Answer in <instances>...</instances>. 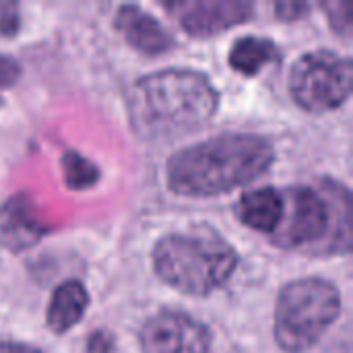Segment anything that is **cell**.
Segmentation results:
<instances>
[{
	"mask_svg": "<svg viewBox=\"0 0 353 353\" xmlns=\"http://www.w3.org/2000/svg\"><path fill=\"white\" fill-rule=\"evenodd\" d=\"M236 250L213 232L170 234L153 248L157 277L188 296H209L236 271Z\"/></svg>",
	"mask_w": 353,
	"mask_h": 353,
	"instance_id": "obj_3",
	"label": "cell"
},
{
	"mask_svg": "<svg viewBox=\"0 0 353 353\" xmlns=\"http://www.w3.org/2000/svg\"><path fill=\"white\" fill-rule=\"evenodd\" d=\"M89 306V294L79 281H64L58 285L52 294L50 306H48V327L52 333H66L72 329L85 314Z\"/></svg>",
	"mask_w": 353,
	"mask_h": 353,
	"instance_id": "obj_12",
	"label": "cell"
},
{
	"mask_svg": "<svg viewBox=\"0 0 353 353\" xmlns=\"http://www.w3.org/2000/svg\"><path fill=\"white\" fill-rule=\"evenodd\" d=\"M141 347L143 353H209L211 335L188 314L163 312L141 329Z\"/></svg>",
	"mask_w": 353,
	"mask_h": 353,
	"instance_id": "obj_7",
	"label": "cell"
},
{
	"mask_svg": "<svg viewBox=\"0 0 353 353\" xmlns=\"http://www.w3.org/2000/svg\"><path fill=\"white\" fill-rule=\"evenodd\" d=\"M184 31L209 37L250 19L254 6L248 0H184L168 4Z\"/></svg>",
	"mask_w": 353,
	"mask_h": 353,
	"instance_id": "obj_8",
	"label": "cell"
},
{
	"mask_svg": "<svg viewBox=\"0 0 353 353\" xmlns=\"http://www.w3.org/2000/svg\"><path fill=\"white\" fill-rule=\"evenodd\" d=\"M265 137L228 132L174 153L168 161V184L184 196H215L263 176L273 163Z\"/></svg>",
	"mask_w": 353,
	"mask_h": 353,
	"instance_id": "obj_2",
	"label": "cell"
},
{
	"mask_svg": "<svg viewBox=\"0 0 353 353\" xmlns=\"http://www.w3.org/2000/svg\"><path fill=\"white\" fill-rule=\"evenodd\" d=\"M352 62L331 50H316L296 60L290 91L298 105L323 114L339 108L352 93Z\"/></svg>",
	"mask_w": 353,
	"mask_h": 353,
	"instance_id": "obj_5",
	"label": "cell"
},
{
	"mask_svg": "<svg viewBox=\"0 0 353 353\" xmlns=\"http://www.w3.org/2000/svg\"><path fill=\"white\" fill-rule=\"evenodd\" d=\"M43 236V228L27 196H12L0 209V240L10 250H25Z\"/></svg>",
	"mask_w": 353,
	"mask_h": 353,
	"instance_id": "obj_10",
	"label": "cell"
},
{
	"mask_svg": "<svg viewBox=\"0 0 353 353\" xmlns=\"http://www.w3.org/2000/svg\"><path fill=\"white\" fill-rule=\"evenodd\" d=\"M116 27L126 41L143 54H163L174 46L172 33L147 10L137 4H124L118 8Z\"/></svg>",
	"mask_w": 353,
	"mask_h": 353,
	"instance_id": "obj_9",
	"label": "cell"
},
{
	"mask_svg": "<svg viewBox=\"0 0 353 353\" xmlns=\"http://www.w3.org/2000/svg\"><path fill=\"white\" fill-rule=\"evenodd\" d=\"M283 211H285L283 196L271 186L244 192L236 207V215L240 217V221L263 234L277 232V228L283 221Z\"/></svg>",
	"mask_w": 353,
	"mask_h": 353,
	"instance_id": "obj_11",
	"label": "cell"
},
{
	"mask_svg": "<svg viewBox=\"0 0 353 353\" xmlns=\"http://www.w3.org/2000/svg\"><path fill=\"white\" fill-rule=\"evenodd\" d=\"M277 46L265 37H242L232 46L230 64L242 74H256L265 64L277 58Z\"/></svg>",
	"mask_w": 353,
	"mask_h": 353,
	"instance_id": "obj_13",
	"label": "cell"
},
{
	"mask_svg": "<svg viewBox=\"0 0 353 353\" xmlns=\"http://www.w3.org/2000/svg\"><path fill=\"white\" fill-rule=\"evenodd\" d=\"M112 337L103 331L95 333L89 341H87V352L89 353H112Z\"/></svg>",
	"mask_w": 353,
	"mask_h": 353,
	"instance_id": "obj_18",
	"label": "cell"
},
{
	"mask_svg": "<svg viewBox=\"0 0 353 353\" xmlns=\"http://www.w3.org/2000/svg\"><path fill=\"white\" fill-rule=\"evenodd\" d=\"M21 77V66L14 58L0 54V89L12 87Z\"/></svg>",
	"mask_w": 353,
	"mask_h": 353,
	"instance_id": "obj_16",
	"label": "cell"
},
{
	"mask_svg": "<svg viewBox=\"0 0 353 353\" xmlns=\"http://www.w3.org/2000/svg\"><path fill=\"white\" fill-rule=\"evenodd\" d=\"M335 196L325 199L314 188H294L292 190V215L285 223L283 232L277 238L279 246L285 248H298V246H310L321 242L327 234H333L331 248L339 252H347L352 246V236H345L339 230V219H335V211L345 188L341 190V196H337L339 184L333 188Z\"/></svg>",
	"mask_w": 353,
	"mask_h": 353,
	"instance_id": "obj_6",
	"label": "cell"
},
{
	"mask_svg": "<svg viewBox=\"0 0 353 353\" xmlns=\"http://www.w3.org/2000/svg\"><path fill=\"white\" fill-rule=\"evenodd\" d=\"M341 298L325 279H300L285 285L275 308V339L288 353L308 352L337 321Z\"/></svg>",
	"mask_w": 353,
	"mask_h": 353,
	"instance_id": "obj_4",
	"label": "cell"
},
{
	"mask_svg": "<svg viewBox=\"0 0 353 353\" xmlns=\"http://www.w3.org/2000/svg\"><path fill=\"white\" fill-rule=\"evenodd\" d=\"M62 170H64V180H66L68 188H72V190L89 188L99 180V170L89 159L79 155L77 151H66L64 153Z\"/></svg>",
	"mask_w": 353,
	"mask_h": 353,
	"instance_id": "obj_14",
	"label": "cell"
},
{
	"mask_svg": "<svg viewBox=\"0 0 353 353\" xmlns=\"http://www.w3.org/2000/svg\"><path fill=\"white\" fill-rule=\"evenodd\" d=\"M217 91L194 70L170 68L139 79L128 93L132 128L147 141H172L211 120Z\"/></svg>",
	"mask_w": 353,
	"mask_h": 353,
	"instance_id": "obj_1",
	"label": "cell"
},
{
	"mask_svg": "<svg viewBox=\"0 0 353 353\" xmlns=\"http://www.w3.org/2000/svg\"><path fill=\"white\" fill-rule=\"evenodd\" d=\"M323 8L329 17L331 27L339 35H347L353 27V4L350 0H331L323 2Z\"/></svg>",
	"mask_w": 353,
	"mask_h": 353,
	"instance_id": "obj_15",
	"label": "cell"
},
{
	"mask_svg": "<svg viewBox=\"0 0 353 353\" xmlns=\"http://www.w3.org/2000/svg\"><path fill=\"white\" fill-rule=\"evenodd\" d=\"M0 353H41L37 347L14 341H0Z\"/></svg>",
	"mask_w": 353,
	"mask_h": 353,
	"instance_id": "obj_19",
	"label": "cell"
},
{
	"mask_svg": "<svg viewBox=\"0 0 353 353\" xmlns=\"http://www.w3.org/2000/svg\"><path fill=\"white\" fill-rule=\"evenodd\" d=\"M275 10L279 14V19L283 21H294L304 17V12H308V4L306 2H298V0H283L275 4Z\"/></svg>",
	"mask_w": 353,
	"mask_h": 353,
	"instance_id": "obj_17",
	"label": "cell"
}]
</instances>
